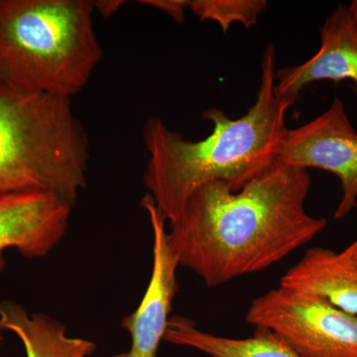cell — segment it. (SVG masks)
I'll list each match as a JSON object with an SVG mask.
<instances>
[{
	"mask_svg": "<svg viewBox=\"0 0 357 357\" xmlns=\"http://www.w3.org/2000/svg\"><path fill=\"white\" fill-rule=\"evenodd\" d=\"M309 170L275 161L234 192L220 181L197 190L167 232L180 266L208 287L273 266L321 234L325 218L306 210Z\"/></svg>",
	"mask_w": 357,
	"mask_h": 357,
	"instance_id": "obj_1",
	"label": "cell"
},
{
	"mask_svg": "<svg viewBox=\"0 0 357 357\" xmlns=\"http://www.w3.org/2000/svg\"><path fill=\"white\" fill-rule=\"evenodd\" d=\"M275 50L269 45L262 56L255 102L237 119L215 107L206 110L203 117L213 130L204 139L187 140L157 116L144 124L143 141L149 155L144 183L169 225L204 185L220 181L237 192L273 165L291 107L275 93Z\"/></svg>",
	"mask_w": 357,
	"mask_h": 357,
	"instance_id": "obj_2",
	"label": "cell"
},
{
	"mask_svg": "<svg viewBox=\"0 0 357 357\" xmlns=\"http://www.w3.org/2000/svg\"><path fill=\"white\" fill-rule=\"evenodd\" d=\"M89 0H0V89L73 96L103 51Z\"/></svg>",
	"mask_w": 357,
	"mask_h": 357,
	"instance_id": "obj_3",
	"label": "cell"
},
{
	"mask_svg": "<svg viewBox=\"0 0 357 357\" xmlns=\"http://www.w3.org/2000/svg\"><path fill=\"white\" fill-rule=\"evenodd\" d=\"M89 163L72 98L0 89V192H43L74 206Z\"/></svg>",
	"mask_w": 357,
	"mask_h": 357,
	"instance_id": "obj_4",
	"label": "cell"
},
{
	"mask_svg": "<svg viewBox=\"0 0 357 357\" xmlns=\"http://www.w3.org/2000/svg\"><path fill=\"white\" fill-rule=\"evenodd\" d=\"M246 321L278 335L301 357H357V317L282 287L252 301Z\"/></svg>",
	"mask_w": 357,
	"mask_h": 357,
	"instance_id": "obj_5",
	"label": "cell"
},
{
	"mask_svg": "<svg viewBox=\"0 0 357 357\" xmlns=\"http://www.w3.org/2000/svg\"><path fill=\"white\" fill-rule=\"evenodd\" d=\"M276 161L298 168L321 169L337 176L342 198L335 218L342 220L357 206V132L338 98L316 119L288 129L277 149Z\"/></svg>",
	"mask_w": 357,
	"mask_h": 357,
	"instance_id": "obj_6",
	"label": "cell"
},
{
	"mask_svg": "<svg viewBox=\"0 0 357 357\" xmlns=\"http://www.w3.org/2000/svg\"><path fill=\"white\" fill-rule=\"evenodd\" d=\"M142 206L149 215L153 232L151 278L139 306L122 319L121 326L131 335L130 349L112 357H156L178 290L177 269L180 265L169 246L166 220L149 195L142 199Z\"/></svg>",
	"mask_w": 357,
	"mask_h": 357,
	"instance_id": "obj_7",
	"label": "cell"
},
{
	"mask_svg": "<svg viewBox=\"0 0 357 357\" xmlns=\"http://www.w3.org/2000/svg\"><path fill=\"white\" fill-rule=\"evenodd\" d=\"M72 208L43 192H0V272L7 249L28 259L49 255L67 231Z\"/></svg>",
	"mask_w": 357,
	"mask_h": 357,
	"instance_id": "obj_8",
	"label": "cell"
},
{
	"mask_svg": "<svg viewBox=\"0 0 357 357\" xmlns=\"http://www.w3.org/2000/svg\"><path fill=\"white\" fill-rule=\"evenodd\" d=\"M321 47L303 64L275 74V93L292 107L307 84L349 79L357 91V26L347 6L338 4L319 30Z\"/></svg>",
	"mask_w": 357,
	"mask_h": 357,
	"instance_id": "obj_9",
	"label": "cell"
},
{
	"mask_svg": "<svg viewBox=\"0 0 357 357\" xmlns=\"http://www.w3.org/2000/svg\"><path fill=\"white\" fill-rule=\"evenodd\" d=\"M280 286L309 294L357 317V265L331 249H309L284 274Z\"/></svg>",
	"mask_w": 357,
	"mask_h": 357,
	"instance_id": "obj_10",
	"label": "cell"
},
{
	"mask_svg": "<svg viewBox=\"0 0 357 357\" xmlns=\"http://www.w3.org/2000/svg\"><path fill=\"white\" fill-rule=\"evenodd\" d=\"M17 335L26 357H88L96 344L83 338L69 337L62 323L44 314H28L13 301L0 303V332Z\"/></svg>",
	"mask_w": 357,
	"mask_h": 357,
	"instance_id": "obj_11",
	"label": "cell"
},
{
	"mask_svg": "<svg viewBox=\"0 0 357 357\" xmlns=\"http://www.w3.org/2000/svg\"><path fill=\"white\" fill-rule=\"evenodd\" d=\"M164 340L198 349L211 357H301L267 328H256L253 337L236 340L204 333L194 321L182 316L171 317Z\"/></svg>",
	"mask_w": 357,
	"mask_h": 357,
	"instance_id": "obj_12",
	"label": "cell"
},
{
	"mask_svg": "<svg viewBox=\"0 0 357 357\" xmlns=\"http://www.w3.org/2000/svg\"><path fill=\"white\" fill-rule=\"evenodd\" d=\"M188 8L199 20L217 22L223 32H227L234 23L246 28L256 25L268 3L265 0H189Z\"/></svg>",
	"mask_w": 357,
	"mask_h": 357,
	"instance_id": "obj_13",
	"label": "cell"
},
{
	"mask_svg": "<svg viewBox=\"0 0 357 357\" xmlns=\"http://www.w3.org/2000/svg\"><path fill=\"white\" fill-rule=\"evenodd\" d=\"M141 3L164 11L178 23L184 21L185 10L189 9V0H146Z\"/></svg>",
	"mask_w": 357,
	"mask_h": 357,
	"instance_id": "obj_14",
	"label": "cell"
},
{
	"mask_svg": "<svg viewBox=\"0 0 357 357\" xmlns=\"http://www.w3.org/2000/svg\"><path fill=\"white\" fill-rule=\"evenodd\" d=\"M122 3H124V2L117 1V0H115V1H112V0H110V1L109 0H107V1H93L95 10L102 14L105 18H109L112 14L116 13Z\"/></svg>",
	"mask_w": 357,
	"mask_h": 357,
	"instance_id": "obj_15",
	"label": "cell"
},
{
	"mask_svg": "<svg viewBox=\"0 0 357 357\" xmlns=\"http://www.w3.org/2000/svg\"><path fill=\"white\" fill-rule=\"evenodd\" d=\"M340 253L345 259L357 265V238Z\"/></svg>",
	"mask_w": 357,
	"mask_h": 357,
	"instance_id": "obj_16",
	"label": "cell"
},
{
	"mask_svg": "<svg viewBox=\"0 0 357 357\" xmlns=\"http://www.w3.org/2000/svg\"><path fill=\"white\" fill-rule=\"evenodd\" d=\"M347 8H349V13H351L352 20H354V23L357 26V0H354V1L351 2L349 6H347Z\"/></svg>",
	"mask_w": 357,
	"mask_h": 357,
	"instance_id": "obj_17",
	"label": "cell"
},
{
	"mask_svg": "<svg viewBox=\"0 0 357 357\" xmlns=\"http://www.w3.org/2000/svg\"><path fill=\"white\" fill-rule=\"evenodd\" d=\"M2 340H3V337H2V335H0V344H1Z\"/></svg>",
	"mask_w": 357,
	"mask_h": 357,
	"instance_id": "obj_18",
	"label": "cell"
}]
</instances>
